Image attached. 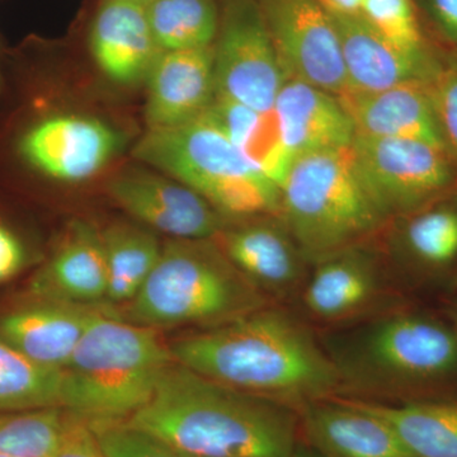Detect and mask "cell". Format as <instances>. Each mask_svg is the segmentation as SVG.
Wrapping results in <instances>:
<instances>
[{"label": "cell", "mask_w": 457, "mask_h": 457, "mask_svg": "<svg viewBox=\"0 0 457 457\" xmlns=\"http://www.w3.org/2000/svg\"><path fill=\"white\" fill-rule=\"evenodd\" d=\"M177 363L231 389L299 411L342 396L338 371L302 315L270 303L170 345Z\"/></svg>", "instance_id": "6da1fadb"}, {"label": "cell", "mask_w": 457, "mask_h": 457, "mask_svg": "<svg viewBox=\"0 0 457 457\" xmlns=\"http://www.w3.org/2000/svg\"><path fill=\"white\" fill-rule=\"evenodd\" d=\"M125 423L192 457H294L299 445L293 408L231 389L176 361Z\"/></svg>", "instance_id": "7a4b0ae2"}, {"label": "cell", "mask_w": 457, "mask_h": 457, "mask_svg": "<svg viewBox=\"0 0 457 457\" xmlns=\"http://www.w3.org/2000/svg\"><path fill=\"white\" fill-rule=\"evenodd\" d=\"M320 339L342 396L408 402L457 380V329L427 312L396 305Z\"/></svg>", "instance_id": "3957f363"}, {"label": "cell", "mask_w": 457, "mask_h": 457, "mask_svg": "<svg viewBox=\"0 0 457 457\" xmlns=\"http://www.w3.org/2000/svg\"><path fill=\"white\" fill-rule=\"evenodd\" d=\"M173 362L158 329L116 317L104 303L62 369V408L89 425L126 422Z\"/></svg>", "instance_id": "277c9868"}, {"label": "cell", "mask_w": 457, "mask_h": 457, "mask_svg": "<svg viewBox=\"0 0 457 457\" xmlns=\"http://www.w3.org/2000/svg\"><path fill=\"white\" fill-rule=\"evenodd\" d=\"M279 218L314 264L362 245L389 222L351 146L296 155L279 186Z\"/></svg>", "instance_id": "5b68a950"}, {"label": "cell", "mask_w": 457, "mask_h": 457, "mask_svg": "<svg viewBox=\"0 0 457 457\" xmlns=\"http://www.w3.org/2000/svg\"><path fill=\"white\" fill-rule=\"evenodd\" d=\"M212 239H171L145 284L128 303L126 320L150 328H212L270 305Z\"/></svg>", "instance_id": "8992f818"}, {"label": "cell", "mask_w": 457, "mask_h": 457, "mask_svg": "<svg viewBox=\"0 0 457 457\" xmlns=\"http://www.w3.org/2000/svg\"><path fill=\"white\" fill-rule=\"evenodd\" d=\"M132 155L196 191L228 221L281 212L278 186L246 161L206 112L179 128L147 129Z\"/></svg>", "instance_id": "52a82bcc"}, {"label": "cell", "mask_w": 457, "mask_h": 457, "mask_svg": "<svg viewBox=\"0 0 457 457\" xmlns=\"http://www.w3.org/2000/svg\"><path fill=\"white\" fill-rule=\"evenodd\" d=\"M123 137L95 117L56 112L23 114L0 141L5 163L36 179L79 183L121 152Z\"/></svg>", "instance_id": "ba28073f"}, {"label": "cell", "mask_w": 457, "mask_h": 457, "mask_svg": "<svg viewBox=\"0 0 457 457\" xmlns=\"http://www.w3.org/2000/svg\"><path fill=\"white\" fill-rule=\"evenodd\" d=\"M352 149L363 180L389 221L449 198L456 188L457 164L441 147L356 135Z\"/></svg>", "instance_id": "9c48e42d"}, {"label": "cell", "mask_w": 457, "mask_h": 457, "mask_svg": "<svg viewBox=\"0 0 457 457\" xmlns=\"http://www.w3.org/2000/svg\"><path fill=\"white\" fill-rule=\"evenodd\" d=\"M216 97L264 112L287 80L258 0H224L213 44Z\"/></svg>", "instance_id": "30bf717a"}, {"label": "cell", "mask_w": 457, "mask_h": 457, "mask_svg": "<svg viewBox=\"0 0 457 457\" xmlns=\"http://www.w3.org/2000/svg\"><path fill=\"white\" fill-rule=\"evenodd\" d=\"M296 303L308 323L339 329L399 305L380 262L366 245L315 262Z\"/></svg>", "instance_id": "8fae6325"}, {"label": "cell", "mask_w": 457, "mask_h": 457, "mask_svg": "<svg viewBox=\"0 0 457 457\" xmlns=\"http://www.w3.org/2000/svg\"><path fill=\"white\" fill-rule=\"evenodd\" d=\"M287 78L339 97L347 90L335 18L318 0H258Z\"/></svg>", "instance_id": "7c38bea8"}, {"label": "cell", "mask_w": 457, "mask_h": 457, "mask_svg": "<svg viewBox=\"0 0 457 457\" xmlns=\"http://www.w3.org/2000/svg\"><path fill=\"white\" fill-rule=\"evenodd\" d=\"M212 240L270 303L296 302L312 264L279 216L228 221Z\"/></svg>", "instance_id": "4fadbf2b"}, {"label": "cell", "mask_w": 457, "mask_h": 457, "mask_svg": "<svg viewBox=\"0 0 457 457\" xmlns=\"http://www.w3.org/2000/svg\"><path fill=\"white\" fill-rule=\"evenodd\" d=\"M107 192L135 220L173 239H213L228 222L196 191L155 170L126 168Z\"/></svg>", "instance_id": "5bb4252c"}, {"label": "cell", "mask_w": 457, "mask_h": 457, "mask_svg": "<svg viewBox=\"0 0 457 457\" xmlns=\"http://www.w3.org/2000/svg\"><path fill=\"white\" fill-rule=\"evenodd\" d=\"M297 416L309 446L321 457H413L392 427L359 399L318 400Z\"/></svg>", "instance_id": "9a60e30c"}, {"label": "cell", "mask_w": 457, "mask_h": 457, "mask_svg": "<svg viewBox=\"0 0 457 457\" xmlns=\"http://www.w3.org/2000/svg\"><path fill=\"white\" fill-rule=\"evenodd\" d=\"M145 83L149 130L179 128L195 121L215 101L213 46L162 51Z\"/></svg>", "instance_id": "2e32d148"}, {"label": "cell", "mask_w": 457, "mask_h": 457, "mask_svg": "<svg viewBox=\"0 0 457 457\" xmlns=\"http://www.w3.org/2000/svg\"><path fill=\"white\" fill-rule=\"evenodd\" d=\"M107 285L101 231L77 220L69 225L49 260L29 279L26 299L99 305L106 300Z\"/></svg>", "instance_id": "e0dca14e"}, {"label": "cell", "mask_w": 457, "mask_h": 457, "mask_svg": "<svg viewBox=\"0 0 457 457\" xmlns=\"http://www.w3.org/2000/svg\"><path fill=\"white\" fill-rule=\"evenodd\" d=\"M104 305L25 299L0 314V339L42 366L62 370Z\"/></svg>", "instance_id": "ac0fdd59"}, {"label": "cell", "mask_w": 457, "mask_h": 457, "mask_svg": "<svg viewBox=\"0 0 457 457\" xmlns=\"http://www.w3.org/2000/svg\"><path fill=\"white\" fill-rule=\"evenodd\" d=\"M89 46L99 71L120 86L146 82L162 53L145 5L134 0H102L90 26Z\"/></svg>", "instance_id": "d6986e66"}, {"label": "cell", "mask_w": 457, "mask_h": 457, "mask_svg": "<svg viewBox=\"0 0 457 457\" xmlns=\"http://www.w3.org/2000/svg\"><path fill=\"white\" fill-rule=\"evenodd\" d=\"M333 18L347 75L345 92L375 93L404 83H427L441 66L428 49L416 55L396 50L360 16Z\"/></svg>", "instance_id": "ffe728a7"}, {"label": "cell", "mask_w": 457, "mask_h": 457, "mask_svg": "<svg viewBox=\"0 0 457 457\" xmlns=\"http://www.w3.org/2000/svg\"><path fill=\"white\" fill-rule=\"evenodd\" d=\"M337 98L350 114L356 135L422 141L447 150L427 83H404L375 93L345 92Z\"/></svg>", "instance_id": "44dd1931"}, {"label": "cell", "mask_w": 457, "mask_h": 457, "mask_svg": "<svg viewBox=\"0 0 457 457\" xmlns=\"http://www.w3.org/2000/svg\"><path fill=\"white\" fill-rule=\"evenodd\" d=\"M273 110L295 156L351 146L356 137L350 114L336 96L287 78Z\"/></svg>", "instance_id": "7402d4cb"}, {"label": "cell", "mask_w": 457, "mask_h": 457, "mask_svg": "<svg viewBox=\"0 0 457 457\" xmlns=\"http://www.w3.org/2000/svg\"><path fill=\"white\" fill-rule=\"evenodd\" d=\"M209 116L246 161L279 188L295 155L286 144L276 111L258 112L237 102L216 98Z\"/></svg>", "instance_id": "603a6c76"}, {"label": "cell", "mask_w": 457, "mask_h": 457, "mask_svg": "<svg viewBox=\"0 0 457 457\" xmlns=\"http://www.w3.org/2000/svg\"><path fill=\"white\" fill-rule=\"evenodd\" d=\"M359 400L392 427L411 456L457 457V400Z\"/></svg>", "instance_id": "cb8c5ba5"}, {"label": "cell", "mask_w": 457, "mask_h": 457, "mask_svg": "<svg viewBox=\"0 0 457 457\" xmlns=\"http://www.w3.org/2000/svg\"><path fill=\"white\" fill-rule=\"evenodd\" d=\"M399 219V254L413 276H438L456 263V204L445 198Z\"/></svg>", "instance_id": "d4e9b609"}, {"label": "cell", "mask_w": 457, "mask_h": 457, "mask_svg": "<svg viewBox=\"0 0 457 457\" xmlns=\"http://www.w3.org/2000/svg\"><path fill=\"white\" fill-rule=\"evenodd\" d=\"M107 263L108 306L131 303L161 258L162 245L152 228L141 225H110L102 231Z\"/></svg>", "instance_id": "484cf974"}, {"label": "cell", "mask_w": 457, "mask_h": 457, "mask_svg": "<svg viewBox=\"0 0 457 457\" xmlns=\"http://www.w3.org/2000/svg\"><path fill=\"white\" fill-rule=\"evenodd\" d=\"M146 12L162 51L206 49L218 37V0H154Z\"/></svg>", "instance_id": "4316f807"}, {"label": "cell", "mask_w": 457, "mask_h": 457, "mask_svg": "<svg viewBox=\"0 0 457 457\" xmlns=\"http://www.w3.org/2000/svg\"><path fill=\"white\" fill-rule=\"evenodd\" d=\"M62 370L35 362L0 339V411L62 408Z\"/></svg>", "instance_id": "83f0119b"}, {"label": "cell", "mask_w": 457, "mask_h": 457, "mask_svg": "<svg viewBox=\"0 0 457 457\" xmlns=\"http://www.w3.org/2000/svg\"><path fill=\"white\" fill-rule=\"evenodd\" d=\"M64 409L0 411V455L55 457Z\"/></svg>", "instance_id": "f1b7e54d"}, {"label": "cell", "mask_w": 457, "mask_h": 457, "mask_svg": "<svg viewBox=\"0 0 457 457\" xmlns=\"http://www.w3.org/2000/svg\"><path fill=\"white\" fill-rule=\"evenodd\" d=\"M360 17L402 53L416 55L427 50L414 0H365Z\"/></svg>", "instance_id": "f546056e"}, {"label": "cell", "mask_w": 457, "mask_h": 457, "mask_svg": "<svg viewBox=\"0 0 457 457\" xmlns=\"http://www.w3.org/2000/svg\"><path fill=\"white\" fill-rule=\"evenodd\" d=\"M108 457H180L170 445L128 423L90 425Z\"/></svg>", "instance_id": "4dcf8cb0"}, {"label": "cell", "mask_w": 457, "mask_h": 457, "mask_svg": "<svg viewBox=\"0 0 457 457\" xmlns=\"http://www.w3.org/2000/svg\"><path fill=\"white\" fill-rule=\"evenodd\" d=\"M447 150L457 164V64H441L427 82Z\"/></svg>", "instance_id": "1f68e13d"}, {"label": "cell", "mask_w": 457, "mask_h": 457, "mask_svg": "<svg viewBox=\"0 0 457 457\" xmlns=\"http://www.w3.org/2000/svg\"><path fill=\"white\" fill-rule=\"evenodd\" d=\"M31 257L26 237L0 216V284L17 278L29 266Z\"/></svg>", "instance_id": "d6a6232c"}, {"label": "cell", "mask_w": 457, "mask_h": 457, "mask_svg": "<svg viewBox=\"0 0 457 457\" xmlns=\"http://www.w3.org/2000/svg\"><path fill=\"white\" fill-rule=\"evenodd\" d=\"M55 457H108L87 420L64 411L62 438Z\"/></svg>", "instance_id": "836d02e7"}, {"label": "cell", "mask_w": 457, "mask_h": 457, "mask_svg": "<svg viewBox=\"0 0 457 457\" xmlns=\"http://www.w3.org/2000/svg\"><path fill=\"white\" fill-rule=\"evenodd\" d=\"M418 14L432 31L449 45L457 46V0H414Z\"/></svg>", "instance_id": "e575fe53"}, {"label": "cell", "mask_w": 457, "mask_h": 457, "mask_svg": "<svg viewBox=\"0 0 457 457\" xmlns=\"http://www.w3.org/2000/svg\"><path fill=\"white\" fill-rule=\"evenodd\" d=\"M333 16H360L365 0H318Z\"/></svg>", "instance_id": "d590c367"}, {"label": "cell", "mask_w": 457, "mask_h": 457, "mask_svg": "<svg viewBox=\"0 0 457 457\" xmlns=\"http://www.w3.org/2000/svg\"><path fill=\"white\" fill-rule=\"evenodd\" d=\"M294 457H321L317 451L312 450L311 446H303V445H297L295 450Z\"/></svg>", "instance_id": "8d00e7d4"}, {"label": "cell", "mask_w": 457, "mask_h": 457, "mask_svg": "<svg viewBox=\"0 0 457 457\" xmlns=\"http://www.w3.org/2000/svg\"><path fill=\"white\" fill-rule=\"evenodd\" d=\"M450 321L455 326L457 329V296L453 299V302L450 305Z\"/></svg>", "instance_id": "74e56055"}, {"label": "cell", "mask_w": 457, "mask_h": 457, "mask_svg": "<svg viewBox=\"0 0 457 457\" xmlns=\"http://www.w3.org/2000/svg\"><path fill=\"white\" fill-rule=\"evenodd\" d=\"M5 92V77L4 71H3L2 65H0V101H2L3 96Z\"/></svg>", "instance_id": "f35d334b"}, {"label": "cell", "mask_w": 457, "mask_h": 457, "mask_svg": "<svg viewBox=\"0 0 457 457\" xmlns=\"http://www.w3.org/2000/svg\"><path fill=\"white\" fill-rule=\"evenodd\" d=\"M134 2L140 3V4L146 5L150 4V3L154 2V0H134Z\"/></svg>", "instance_id": "ab89813d"}, {"label": "cell", "mask_w": 457, "mask_h": 457, "mask_svg": "<svg viewBox=\"0 0 457 457\" xmlns=\"http://www.w3.org/2000/svg\"><path fill=\"white\" fill-rule=\"evenodd\" d=\"M179 455H180V457H192V456L183 455V453H179Z\"/></svg>", "instance_id": "60d3db41"}, {"label": "cell", "mask_w": 457, "mask_h": 457, "mask_svg": "<svg viewBox=\"0 0 457 457\" xmlns=\"http://www.w3.org/2000/svg\"><path fill=\"white\" fill-rule=\"evenodd\" d=\"M0 457H18V456L0 455Z\"/></svg>", "instance_id": "b9f144b4"}]
</instances>
